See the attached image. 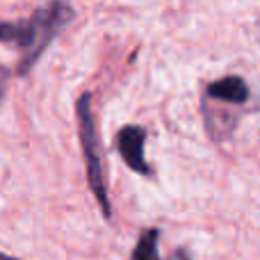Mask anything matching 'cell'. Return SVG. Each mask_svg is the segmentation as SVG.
<instances>
[{"mask_svg": "<svg viewBox=\"0 0 260 260\" xmlns=\"http://www.w3.org/2000/svg\"><path fill=\"white\" fill-rule=\"evenodd\" d=\"M76 12L67 0H50L39 7L27 21H0V44H12L21 50L16 73L27 76L50 41L73 21Z\"/></svg>", "mask_w": 260, "mask_h": 260, "instance_id": "6da1fadb", "label": "cell"}, {"mask_svg": "<svg viewBox=\"0 0 260 260\" xmlns=\"http://www.w3.org/2000/svg\"><path fill=\"white\" fill-rule=\"evenodd\" d=\"M78 114V135H80V146L85 153V167H87V183L91 187V194L99 201L103 217L112 215V203L108 197V180H105L103 157H101V139L99 128H96V117L91 110V94H82L76 103Z\"/></svg>", "mask_w": 260, "mask_h": 260, "instance_id": "7a4b0ae2", "label": "cell"}, {"mask_svg": "<svg viewBox=\"0 0 260 260\" xmlns=\"http://www.w3.org/2000/svg\"><path fill=\"white\" fill-rule=\"evenodd\" d=\"M144 144H146V130L142 126H123L117 135V148L123 162L139 176H151L153 169L144 157Z\"/></svg>", "mask_w": 260, "mask_h": 260, "instance_id": "3957f363", "label": "cell"}, {"mask_svg": "<svg viewBox=\"0 0 260 260\" xmlns=\"http://www.w3.org/2000/svg\"><path fill=\"white\" fill-rule=\"evenodd\" d=\"M249 85L244 82V78L240 76H226L219 80L210 82L206 87V96L210 101H219V103H229V105H244L249 101Z\"/></svg>", "mask_w": 260, "mask_h": 260, "instance_id": "277c9868", "label": "cell"}, {"mask_svg": "<svg viewBox=\"0 0 260 260\" xmlns=\"http://www.w3.org/2000/svg\"><path fill=\"white\" fill-rule=\"evenodd\" d=\"M157 244H160V231L157 229L142 231L130 260H160V247Z\"/></svg>", "mask_w": 260, "mask_h": 260, "instance_id": "5b68a950", "label": "cell"}, {"mask_svg": "<svg viewBox=\"0 0 260 260\" xmlns=\"http://www.w3.org/2000/svg\"><path fill=\"white\" fill-rule=\"evenodd\" d=\"M7 85H9V69H5L0 64V108H3V101L7 96Z\"/></svg>", "mask_w": 260, "mask_h": 260, "instance_id": "8992f818", "label": "cell"}, {"mask_svg": "<svg viewBox=\"0 0 260 260\" xmlns=\"http://www.w3.org/2000/svg\"><path fill=\"white\" fill-rule=\"evenodd\" d=\"M169 260H192V256H189L187 249H176V251L169 256Z\"/></svg>", "mask_w": 260, "mask_h": 260, "instance_id": "52a82bcc", "label": "cell"}, {"mask_svg": "<svg viewBox=\"0 0 260 260\" xmlns=\"http://www.w3.org/2000/svg\"><path fill=\"white\" fill-rule=\"evenodd\" d=\"M0 260H18V258H12V256H7V253H0Z\"/></svg>", "mask_w": 260, "mask_h": 260, "instance_id": "ba28073f", "label": "cell"}]
</instances>
